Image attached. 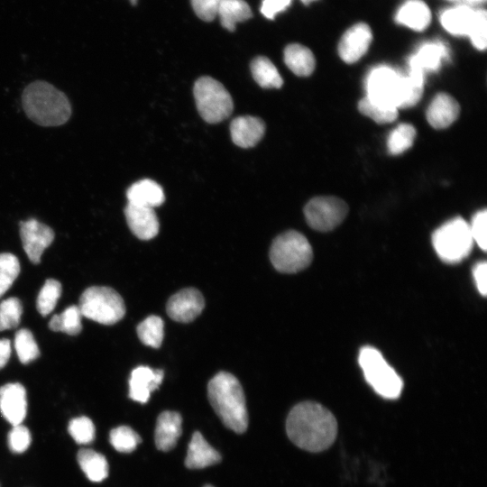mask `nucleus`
<instances>
[{
	"instance_id": "f257e3e1",
	"label": "nucleus",
	"mask_w": 487,
	"mask_h": 487,
	"mask_svg": "<svg viewBox=\"0 0 487 487\" xmlns=\"http://www.w3.org/2000/svg\"><path fill=\"white\" fill-rule=\"evenodd\" d=\"M286 431L297 446L317 453L332 446L337 434V422L333 413L321 404L303 401L289 411Z\"/></svg>"
},
{
	"instance_id": "f03ea898",
	"label": "nucleus",
	"mask_w": 487,
	"mask_h": 487,
	"mask_svg": "<svg viewBox=\"0 0 487 487\" xmlns=\"http://www.w3.org/2000/svg\"><path fill=\"white\" fill-rule=\"evenodd\" d=\"M207 396L224 425L237 434L248 427L245 397L239 381L231 373L220 372L208 382Z\"/></svg>"
},
{
	"instance_id": "7ed1b4c3",
	"label": "nucleus",
	"mask_w": 487,
	"mask_h": 487,
	"mask_svg": "<svg viewBox=\"0 0 487 487\" xmlns=\"http://www.w3.org/2000/svg\"><path fill=\"white\" fill-rule=\"evenodd\" d=\"M22 104L26 115L41 126L64 124L71 115L67 96L42 80L34 81L24 88Z\"/></svg>"
},
{
	"instance_id": "20e7f679",
	"label": "nucleus",
	"mask_w": 487,
	"mask_h": 487,
	"mask_svg": "<svg viewBox=\"0 0 487 487\" xmlns=\"http://www.w3.org/2000/svg\"><path fill=\"white\" fill-rule=\"evenodd\" d=\"M313 259L312 247L300 233L289 230L277 236L271 246L270 260L280 272L295 273L306 269Z\"/></svg>"
},
{
	"instance_id": "39448f33",
	"label": "nucleus",
	"mask_w": 487,
	"mask_h": 487,
	"mask_svg": "<svg viewBox=\"0 0 487 487\" xmlns=\"http://www.w3.org/2000/svg\"><path fill=\"white\" fill-rule=\"evenodd\" d=\"M358 362L366 381L377 394L390 400L400 397L403 389L402 379L385 361L379 350L372 346L363 347Z\"/></svg>"
},
{
	"instance_id": "423d86ee",
	"label": "nucleus",
	"mask_w": 487,
	"mask_h": 487,
	"mask_svg": "<svg viewBox=\"0 0 487 487\" xmlns=\"http://www.w3.org/2000/svg\"><path fill=\"white\" fill-rule=\"evenodd\" d=\"M432 244L443 262H461L469 255L473 244L469 224L461 217L447 221L433 233Z\"/></svg>"
},
{
	"instance_id": "0eeeda50",
	"label": "nucleus",
	"mask_w": 487,
	"mask_h": 487,
	"mask_svg": "<svg viewBox=\"0 0 487 487\" xmlns=\"http://www.w3.org/2000/svg\"><path fill=\"white\" fill-rule=\"evenodd\" d=\"M83 317L103 325H113L125 314L122 297L109 287L93 286L83 291L78 306Z\"/></svg>"
},
{
	"instance_id": "6e6552de",
	"label": "nucleus",
	"mask_w": 487,
	"mask_h": 487,
	"mask_svg": "<svg viewBox=\"0 0 487 487\" xmlns=\"http://www.w3.org/2000/svg\"><path fill=\"white\" fill-rule=\"evenodd\" d=\"M193 94L199 115L209 124L222 122L233 112L231 95L222 83L213 78H199L195 82Z\"/></svg>"
},
{
	"instance_id": "1a4fd4ad",
	"label": "nucleus",
	"mask_w": 487,
	"mask_h": 487,
	"mask_svg": "<svg viewBox=\"0 0 487 487\" xmlns=\"http://www.w3.org/2000/svg\"><path fill=\"white\" fill-rule=\"evenodd\" d=\"M365 87L366 97L371 101L398 109L404 90V75L388 65H379L368 73Z\"/></svg>"
},
{
	"instance_id": "9d476101",
	"label": "nucleus",
	"mask_w": 487,
	"mask_h": 487,
	"mask_svg": "<svg viewBox=\"0 0 487 487\" xmlns=\"http://www.w3.org/2000/svg\"><path fill=\"white\" fill-rule=\"evenodd\" d=\"M347 213V204L332 196L314 198L304 207L307 223L311 228L320 232L335 228L344 221Z\"/></svg>"
},
{
	"instance_id": "9b49d317",
	"label": "nucleus",
	"mask_w": 487,
	"mask_h": 487,
	"mask_svg": "<svg viewBox=\"0 0 487 487\" xmlns=\"http://www.w3.org/2000/svg\"><path fill=\"white\" fill-rule=\"evenodd\" d=\"M20 236L24 252L29 260L39 263L44 250L54 239L53 230L34 218L20 223Z\"/></svg>"
},
{
	"instance_id": "f8f14e48",
	"label": "nucleus",
	"mask_w": 487,
	"mask_h": 487,
	"mask_svg": "<svg viewBox=\"0 0 487 487\" xmlns=\"http://www.w3.org/2000/svg\"><path fill=\"white\" fill-rule=\"evenodd\" d=\"M372 41L370 26L364 23H355L341 37L337 47L338 54L345 62L354 63L366 53Z\"/></svg>"
},
{
	"instance_id": "ddd939ff",
	"label": "nucleus",
	"mask_w": 487,
	"mask_h": 487,
	"mask_svg": "<svg viewBox=\"0 0 487 487\" xmlns=\"http://www.w3.org/2000/svg\"><path fill=\"white\" fill-rule=\"evenodd\" d=\"M205 307L202 294L196 289H181L170 298L166 310L168 316L181 323L194 320L200 315Z\"/></svg>"
},
{
	"instance_id": "4468645a",
	"label": "nucleus",
	"mask_w": 487,
	"mask_h": 487,
	"mask_svg": "<svg viewBox=\"0 0 487 487\" xmlns=\"http://www.w3.org/2000/svg\"><path fill=\"white\" fill-rule=\"evenodd\" d=\"M448 57L449 51L445 43L441 41L423 43L409 58V73L425 78L426 72L437 70Z\"/></svg>"
},
{
	"instance_id": "2eb2a0df",
	"label": "nucleus",
	"mask_w": 487,
	"mask_h": 487,
	"mask_svg": "<svg viewBox=\"0 0 487 487\" xmlns=\"http://www.w3.org/2000/svg\"><path fill=\"white\" fill-rule=\"evenodd\" d=\"M0 411L12 426L22 424L26 417L27 400L21 383H7L0 388Z\"/></svg>"
},
{
	"instance_id": "dca6fc26",
	"label": "nucleus",
	"mask_w": 487,
	"mask_h": 487,
	"mask_svg": "<svg viewBox=\"0 0 487 487\" xmlns=\"http://www.w3.org/2000/svg\"><path fill=\"white\" fill-rule=\"evenodd\" d=\"M127 225L141 240H150L159 233L160 224L153 208L128 203L124 208Z\"/></svg>"
},
{
	"instance_id": "f3484780",
	"label": "nucleus",
	"mask_w": 487,
	"mask_h": 487,
	"mask_svg": "<svg viewBox=\"0 0 487 487\" xmlns=\"http://www.w3.org/2000/svg\"><path fill=\"white\" fill-rule=\"evenodd\" d=\"M162 380V370H152L148 366L136 367L129 380V397L140 403H146L151 393L159 388Z\"/></svg>"
},
{
	"instance_id": "a211bd4d",
	"label": "nucleus",
	"mask_w": 487,
	"mask_h": 487,
	"mask_svg": "<svg viewBox=\"0 0 487 487\" xmlns=\"http://www.w3.org/2000/svg\"><path fill=\"white\" fill-rule=\"evenodd\" d=\"M264 132L263 121L255 116H238L230 124L232 141L242 148H251L256 145L264 135Z\"/></svg>"
},
{
	"instance_id": "6ab92c4d",
	"label": "nucleus",
	"mask_w": 487,
	"mask_h": 487,
	"mask_svg": "<svg viewBox=\"0 0 487 487\" xmlns=\"http://www.w3.org/2000/svg\"><path fill=\"white\" fill-rule=\"evenodd\" d=\"M460 106L446 93H438L427 109V120L436 129H444L452 124L458 117Z\"/></svg>"
},
{
	"instance_id": "aec40b11",
	"label": "nucleus",
	"mask_w": 487,
	"mask_h": 487,
	"mask_svg": "<svg viewBox=\"0 0 487 487\" xmlns=\"http://www.w3.org/2000/svg\"><path fill=\"white\" fill-rule=\"evenodd\" d=\"M182 418L176 411L161 412L156 422L154 441L161 451H170L177 444L182 432Z\"/></svg>"
},
{
	"instance_id": "412c9836",
	"label": "nucleus",
	"mask_w": 487,
	"mask_h": 487,
	"mask_svg": "<svg viewBox=\"0 0 487 487\" xmlns=\"http://www.w3.org/2000/svg\"><path fill=\"white\" fill-rule=\"evenodd\" d=\"M431 11L422 0H407L398 9L395 22L417 32H422L431 22Z\"/></svg>"
},
{
	"instance_id": "4be33fe9",
	"label": "nucleus",
	"mask_w": 487,
	"mask_h": 487,
	"mask_svg": "<svg viewBox=\"0 0 487 487\" xmlns=\"http://www.w3.org/2000/svg\"><path fill=\"white\" fill-rule=\"evenodd\" d=\"M220 461V454L207 442L200 432H194L188 447L186 466L189 469H202Z\"/></svg>"
},
{
	"instance_id": "5701e85b",
	"label": "nucleus",
	"mask_w": 487,
	"mask_h": 487,
	"mask_svg": "<svg viewBox=\"0 0 487 487\" xmlns=\"http://www.w3.org/2000/svg\"><path fill=\"white\" fill-rule=\"evenodd\" d=\"M126 197L128 203L151 208L161 206L165 200L162 188L150 179L134 182L127 189Z\"/></svg>"
},
{
	"instance_id": "b1692460",
	"label": "nucleus",
	"mask_w": 487,
	"mask_h": 487,
	"mask_svg": "<svg viewBox=\"0 0 487 487\" xmlns=\"http://www.w3.org/2000/svg\"><path fill=\"white\" fill-rule=\"evenodd\" d=\"M475 19V10L468 5H456L445 10L440 23L449 33L457 36L469 35Z\"/></svg>"
},
{
	"instance_id": "393cba45",
	"label": "nucleus",
	"mask_w": 487,
	"mask_h": 487,
	"mask_svg": "<svg viewBox=\"0 0 487 487\" xmlns=\"http://www.w3.org/2000/svg\"><path fill=\"white\" fill-rule=\"evenodd\" d=\"M284 62L297 76L308 77L315 69L316 60L312 51L299 43L289 44L284 49Z\"/></svg>"
},
{
	"instance_id": "a878e982",
	"label": "nucleus",
	"mask_w": 487,
	"mask_h": 487,
	"mask_svg": "<svg viewBox=\"0 0 487 487\" xmlns=\"http://www.w3.org/2000/svg\"><path fill=\"white\" fill-rule=\"evenodd\" d=\"M78 463L88 480L99 482L108 475V464L106 457L92 449H80L77 455Z\"/></svg>"
},
{
	"instance_id": "bb28decb",
	"label": "nucleus",
	"mask_w": 487,
	"mask_h": 487,
	"mask_svg": "<svg viewBox=\"0 0 487 487\" xmlns=\"http://www.w3.org/2000/svg\"><path fill=\"white\" fill-rule=\"evenodd\" d=\"M217 15L222 26L233 32L237 23L247 21L253 16V13L244 0H221Z\"/></svg>"
},
{
	"instance_id": "cd10ccee",
	"label": "nucleus",
	"mask_w": 487,
	"mask_h": 487,
	"mask_svg": "<svg viewBox=\"0 0 487 487\" xmlns=\"http://www.w3.org/2000/svg\"><path fill=\"white\" fill-rule=\"evenodd\" d=\"M251 72L256 83L264 88H280L283 80L274 64L266 57L259 56L251 62Z\"/></svg>"
},
{
	"instance_id": "c85d7f7f",
	"label": "nucleus",
	"mask_w": 487,
	"mask_h": 487,
	"mask_svg": "<svg viewBox=\"0 0 487 487\" xmlns=\"http://www.w3.org/2000/svg\"><path fill=\"white\" fill-rule=\"evenodd\" d=\"M81 317L78 307L70 306L62 313L53 315L49 322V327L54 332L76 335L82 330Z\"/></svg>"
},
{
	"instance_id": "c756f323",
	"label": "nucleus",
	"mask_w": 487,
	"mask_h": 487,
	"mask_svg": "<svg viewBox=\"0 0 487 487\" xmlns=\"http://www.w3.org/2000/svg\"><path fill=\"white\" fill-rule=\"evenodd\" d=\"M163 321L158 316H149L137 326L139 339L146 345L153 348L161 346L163 340Z\"/></svg>"
},
{
	"instance_id": "7c9ffc66",
	"label": "nucleus",
	"mask_w": 487,
	"mask_h": 487,
	"mask_svg": "<svg viewBox=\"0 0 487 487\" xmlns=\"http://www.w3.org/2000/svg\"><path fill=\"white\" fill-rule=\"evenodd\" d=\"M14 348L20 362L23 364L36 360L40 355V349L34 336L27 328H22L16 332Z\"/></svg>"
},
{
	"instance_id": "2f4dec72",
	"label": "nucleus",
	"mask_w": 487,
	"mask_h": 487,
	"mask_svg": "<svg viewBox=\"0 0 487 487\" xmlns=\"http://www.w3.org/2000/svg\"><path fill=\"white\" fill-rule=\"evenodd\" d=\"M416 137V130L413 125L401 124L398 125L389 135L387 141L388 151L392 155H398L411 147Z\"/></svg>"
},
{
	"instance_id": "473e14b6",
	"label": "nucleus",
	"mask_w": 487,
	"mask_h": 487,
	"mask_svg": "<svg viewBox=\"0 0 487 487\" xmlns=\"http://www.w3.org/2000/svg\"><path fill=\"white\" fill-rule=\"evenodd\" d=\"M60 295L61 284L54 279L46 280L36 300L39 313L43 317L48 316L56 307Z\"/></svg>"
},
{
	"instance_id": "72a5a7b5",
	"label": "nucleus",
	"mask_w": 487,
	"mask_h": 487,
	"mask_svg": "<svg viewBox=\"0 0 487 487\" xmlns=\"http://www.w3.org/2000/svg\"><path fill=\"white\" fill-rule=\"evenodd\" d=\"M109 440L113 447L121 453L133 452L142 441L140 436L127 426L113 428L110 431Z\"/></svg>"
},
{
	"instance_id": "f704fd0d",
	"label": "nucleus",
	"mask_w": 487,
	"mask_h": 487,
	"mask_svg": "<svg viewBox=\"0 0 487 487\" xmlns=\"http://www.w3.org/2000/svg\"><path fill=\"white\" fill-rule=\"evenodd\" d=\"M17 257L9 253H0V298L11 288L20 273Z\"/></svg>"
},
{
	"instance_id": "c9c22d12",
	"label": "nucleus",
	"mask_w": 487,
	"mask_h": 487,
	"mask_svg": "<svg viewBox=\"0 0 487 487\" xmlns=\"http://www.w3.org/2000/svg\"><path fill=\"white\" fill-rule=\"evenodd\" d=\"M359 111L378 124L393 122L398 116V109L376 104L364 96L358 104Z\"/></svg>"
},
{
	"instance_id": "e433bc0d",
	"label": "nucleus",
	"mask_w": 487,
	"mask_h": 487,
	"mask_svg": "<svg viewBox=\"0 0 487 487\" xmlns=\"http://www.w3.org/2000/svg\"><path fill=\"white\" fill-rule=\"evenodd\" d=\"M23 305L19 299L9 298L0 303V331L16 327L21 321Z\"/></svg>"
},
{
	"instance_id": "4c0bfd02",
	"label": "nucleus",
	"mask_w": 487,
	"mask_h": 487,
	"mask_svg": "<svg viewBox=\"0 0 487 487\" xmlns=\"http://www.w3.org/2000/svg\"><path fill=\"white\" fill-rule=\"evenodd\" d=\"M69 433L78 444H89L95 439L96 428L90 418L78 417L71 419Z\"/></svg>"
},
{
	"instance_id": "58836bf2",
	"label": "nucleus",
	"mask_w": 487,
	"mask_h": 487,
	"mask_svg": "<svg viewBox=\"0 0 487 487\" xmlns=\"http://www.w3.org/2000/svg\"><path fill=\"white\" fill-rule=\"evenodd\" d=\"M468 36L477 50H485L487 46V14L484 9L475 10V19Z\"/></svg>"
},
{
	"instance_id": "ea45409f",
	"label": "nucleus",
	"mask_w": 487,
	"mask_h": 487,
	"mask_svg": "<svg viewBox=\"0 0 487 487\" xmlns=\"http://www.w3.org/2000/svg\"><path fill=\"white\" fill-rule=\"evenodd\" d=\"M8 446L14 453H23L31 445L32 437L29 429L22 424L13 426L8 434Z\"/></svg>"
},
{
	"instance_id": "a19ab883",
	"label": "nucleus",
	"mask_w": 487,
	"mask_h": 487,
	"mask_svg": "<svg viewBox=\"0 0 487 487\" xmlns=\"http://www.w3.org/2000/svg\"><path fill=\"white\" fill-rule=\"evenodd\" d=\"M469 225L473 242H475L482 251H486L487 211L485 209L478 211L473 216L472 223Z\"/></svg>"
},
{
	"instance_id": "79ce46f5",
	"label": "nucleus",
	"mask_w": 487,
	"mask_h": 487,
	"mask_svg": "<svg viewBox=\"0 0 487 487\" xmlns=\"http://www.w3.org/2000/svg\"><path fill=\"white\" fill-rule=\"evenodd\" d=\"M194 12L203 21L211 22L217 15L221 0H190Z\"/></svg>"
},
{
	"instance_id": "37998d69",
	"label": "nucleus",
	"mask_w": 487,
	"mask_h": 487,
	"mask_svg": "<svg viewBox=\"0 0 487 487\" xmlns=\"http://www.w3.org/2000/svg\"><path fill=\"white\" fill-rule=\"evenodd\" d=\"M291 0H262L261 13L267 19H274L275 15L285 11L290 5Z\"/></svg>"
},
{
	"instance_id": "c03bdc74",
	"label": "nucleus",
	"mask_w": 487,
	"mask_h": 487,
	"mask_svg": "<svg viewBox=\"0 0 487 487\" xmlns=\"http://www.w3.org/2000/svg\"><path fill=\"white\" fill-rule=\"evenodd\" d=\"M473 274L478 291L481 295L486 296L487 293V263L480 262L473 269Z\"/></svg>"
},
{
	"instance_id": "a18cd8bd",
	"label": "nucleus",
	"mask_w": 487,
	"mask_h": 487,
	"mask_svg": "<svg viewBox=\"0 0 487 487\" xmlns=\"http://www.w3.org/2000/svg\"><path fill=\"white\" fill-rule=\"evenodd\" d=\"M11 343L8 339H0V369L5 366L11 356Z\"/></svg>"
},
{
	"instance_id": "49530a36",
	"label": "nucleus",
	"mask_w": 487,
	"mask_h": 487,
	"mask_svg": "<svg viewBox=\"0 0 487 487\" xmlns=\"http://www.w3.org/2000/svg\"><path fill=\"white\" fill-rule=\"evenodd\" d=\"M467 2L469 3H480V2H483L485 0H466Z\"/></svg>"
},
{
	"instance_id": "de8ad7c7",
	"label": "nucleus",
	"mask_w": 487,
	"mask_h": 487,
	"mask_svg": "<svg viewBox=\"0 0 487 487\" xmlns=\"http://www.w3.org/2000/svg\"><path fill=\"white\" fill-rule=\"evenodd\" d=\"M313 1H316V0H301V2L305 5H308L310 2H313Z\"/></svg>"
},
{
	"instance_id": "09e8293b",
	"label": "nucleus",
	"mask_w": 487,
	"mask_h": 487,
	"mask_svg": "<svg viewBox=\"0 0 487 487\" xmlns=\"http://www.w3.org/2000/svg\"><path fill=\"white\" fill-rule=\"evenodd\" d=\"M204 487H214L213 485L207 484Z\"/></svg>"
}]
</instances>
